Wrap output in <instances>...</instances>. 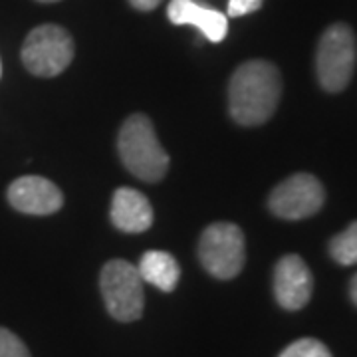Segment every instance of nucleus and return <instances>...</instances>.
Wrapping results in <instances>:
<instances>
[{
	"label": "nucleus",
	"instance_id": "nucleus-11",
	"mask_svg": "<svg viewBox=\"0 0 357 357\" xmlns=\"http://www.w3.org/2000/svg\"><path fill=\"white\" fill-rule=\"evenodd\" d=\"M112 222L123 232H143L153 225V208L143 192L121 187L112 199Z\"/></svg>",
	"mask_w": 357,
	"mask_h": 357
},
{
	"label": "nucleus",
	"instance_id": "nucleus-10",
	"mask_svg": "<svg viewBox=\"0 0 357 357\" xmlns=\"http://www.w3.org/2000/svg\"><path fill=\"white\" fill-rule=\"evenodd\" d=\"M167 16L173 24L195 26L211 42H220L229 34L227 16L215 8H208L197 0H171Z\"/></svg>",
	"mask_w": 357,
	"mask_h": 357
},
{
	"label": "nucleus",
	"instance_id": "nucleus-1",
	"mask_svg": "<svg viewBox=\"0 0 357 357\" xmlns=\"http://www.w3.org/2000/svg\"><path fill=\"white\" fill-rule=\"evenodd\" d=\"M282 96V77L278 68L266 60H250L236 68L230 77V115L241 126L266 123L276 112Z\"/></svg>",
	"mask_w": 357,
	"mask_h": 357
},
{
	"label": "nucleus",
	"instance_id": "nucleus-14",
	"mask_svg": "<svg viewBox=\"0 0 357 357\" xmlns=\"http://www.w3.org/2000/svg\"><path fill=\"white\" fill-rule=\"evenodd\" d=\"M278 357H332V354L318 340L304 337V340H298L288 345Z\"/></svg>",
	"mask_w": 357,
	"mask_h": 357
},
{
	"label": "nucleus",
	"instance_id": "nucleus-2",
	"mask_svg": "<svg viewBox=\"0 0 357 357\" xmlns=\"http://www.w3.org/2000/svg\"><path fill=\"white\" fill-rule=\"evenodd\" d=\"M117 149L129 173L147 183H157L165 177L169 155L155 135L153 123L147 115L135 114L126 119L119 129Z\"/></svg>",
	"mask_w": 357,
	"mask_h": 357
},
{
	"label": "nucleus",
	"instance_id": "nucleus-16",
	"mask_svg": "<svg viewBox=\"0 0 357 357\" xmlns=\"http://www.w3.org/2000/svg\"><path fill=\"white\" fill-rule=\"evenodd\" d=\"M262 2L264 0H229V16L238 18V16L256 13L262 6Z\"/></svg>",
	"mask_w": 357,
	"mask_h": 357
},
{
	"label": "nucleus",
	"instance_id": "nucleus-5",
	"mask_svg": "<svg viewBox=\"0 0 357 357\" xmlns=\"http://www.w3.org/2000/svg\"><path fill=\"white\" fill-rule=\"evenodd\" d=\"M100 286L112 318L119 321H135L141 318L145 294L137 266L128 260H109L102 270Z\"/></svg>",
	"mask_w": 357,
	"mask_h": 357
},
{
	"label": "nucleus",
	"instance_id": "nucleus-17",
	"mask_svg": "<svg viewBox=\"0 0 357 357\" xmlns=\"http://www.w3.org/2000/svg\"><path fill=\"white\" fill-rule=\"evenodd\" d=\"M131 2V6H135L137 10L141 13H149V10H155L159 4H161V0H129Z\"/></svg>",
	"mask_w": 357,
	"mask_h": 357
},
{
	"label": "nucleus",
	"instance_id": "nucleus-4",
	"mask_svg": "<svg viewBox=\"0 0 357 357\" xmlns=\"http://www.w3.org/2000/svg\"><path fill=\"white\" fill-rule=\"evenodd\" d=\"M74 60V40L62 26L42 24L24 40L22 62L38 77L60 76Z\"/></svg>",
	"mask_w": 357,
	"mask_h": 357
},
{
	"label": "nucleus",
	"instance_id": "nucleus-12",
	"mask_svg": "<svg viewBox=\"0 0 357 357\" xmlns=\"http://www.w3.org/2000/svg\"><path fill=\"white\" fill-rule=\"evenodd\" d=\"M137 270H139L141 280L163 290V292H173L177 288L181 268H178L175 256L169 255L165 250L145 252L141 256Z\"/></svg>",
	"mask_w": 357,
	"mask_h": 357
},
{
	"label": "nucleus",
	"instance_id": "nucleus-7",
	"mask_svg": "<svg viewBox=\"0 0 357 357\" xmlns=\"http://www.w3.org/2000/svg\"><path fill=\"white\" fill-rule=\"evenodd\" d=\"M324 201L326 191L318 178L310 173H296L270 192L268 206L284 220H302L316 215Z\"/></svg>",
	"mask_w": 357,
	"mask_h": 357
},
{
	"label": "nucleus",
	"instance_id": "nucleus-3",
	"mask_svg": "<svg viewBox=\"0 0 357 357\" xmlns=\"http://www.w3.org/2000/svg\"><path fill=\"white\" fill-rule=\"evenodd\" d=\"M357 60V42L347 24L330 26L319 38L316 52V74L326 91H344L354 76Z\"/></svg>",
	"mask_w": 357,
	"mask_h": 357
},
{
	"label": "nucleus",
	"instance_id": "nucleus-19",
	"mask_svg": "<svg viewBox=\"0 0 357 357\" xmlns=\"http://www.w3.org/2000/svg\"><path fill=\"white\" fill-rule=\"evenodd\" d=\"M38 2H58V0H38Z\"/></svg>",
	"mask_w": 357,
	"mask_h": 357
},
{
	"label": "nucleus",
	"instance_id": "nucleus-6",
	"mask_svg": "<svg viewBox=\"0 0 357 357\" xmlns=\"http://www.w3.org/2000/svg\"><path fill=\"white\" fill-rule=\"evenodd\" d=\"M199 258L204 270L218 280L234 278L244 266V234L232 222L206 227L199 241Z\"/></svg>",
	"mask_w": 357,
	"mask_h": 357
},
{
	"label": "nucleus",
	"instance_id": "nucleus-15",
	"mask_svg": "<svg viewBox=\"0 0 357 357\" xmlns=\"http://www.w3.org/2000/svg\"><path fill=\"white\" fill-rule=\"evenodd\" d=\"M0 357H32L24 342L10 330L0 328Z\"/></svg>",
	"mask_w": 357,
	"mask_h": 357
},
{
	"label": "nucleus",
	"instance_id": "nucleus-8",
	"mask_svg": "<svg viewBox=\"0 0 357 357\" xmlns=\"http://www.w3.org/2000/svg\"><path fill=\"white\" fill-rule=\"evenodd\" d=\"M312 290V272L300 256L288 255L278 260L274 268V296L284 310H302L310 302Z\"/></svg>",
	"mask_w": 357,
	"mask_h": 357
},
{
	"label": "nucleus",
	"instance_id": "nucleus-13",
	"mask_svg": "<svg viewBox=\"0 0 357 357\" xmlns=\"http://www.w3.org/2000/svg\"><path fill=\"white\" fill-rule=\"evenodd\" d=\"M330 255L342 266L357 264V220L333 236L330 243Z\"/></svg>",
	"mask_w": 357,
	"mask_h": 357
},
{
	"label": "nucleus",
	"instance_id": "nucleus-20",
	"mask_svg": "<svg viewBox=\"0 0 357 357\" xmlns=\"http://www.w3.org/2000/svg\"><path fill=\"white\" fill-rule=\"evenodd\" d=\"M0 76H2V64H0Z\"/></svg>",
	"mask_w": 357,
	"mask_h": 357
},
{
	"label": "nucleus",
	"instance_id": "nucleus-18",
	"mask_svg": "<svg viewBox=\"0 0 357 357\" xmlns=\"http://www.w3.org/2000/svg\"><path fill=\"white\" fill-rule=\"evenodd\" d=\"M349 296H351V302L357 306V274L351 278V284H349Z\"/></svg>",
	"mask_w": 357,
	"mask_h": 357
},
{
	"label": "nucleus",
	"instance_id": "nucleus-9",
	"mask_svg": "<svg viewBox=\"0 0 357 357\" xmlns=\"http://www.w3.org/2000/svg\"><path fill=\"white\" fill-rule=\"evenodd\" d=\"M8 203L24 215L44 217L62 208L64 195L48 178L28 175L13 181L8 187Z\"/></svg>",
	"mask_w": 357,
	"mask_h": 357
}]
</instances>
